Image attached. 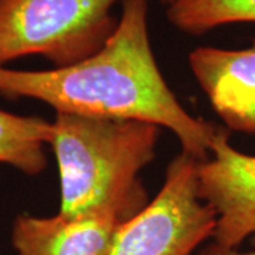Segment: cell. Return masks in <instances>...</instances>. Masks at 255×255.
<instances>
[{"label":"cell","instance_id":"9","mask_svg":"<svg viewBox=\"0 0 255 255\" xmlns=\"http://www.w3.org/2000/svg\"><path fill=\"white\" fill-rule=\"evenodd\" d=\"M167 18L183 33L200 36L226 24L255 23V0H176Z\"/></svg>","mask_w":255,"mask_h":255},{"label":"cell","instance_id":"6","mask_svg":"<svg viewBox=\"0 0 255 255\" xmlns=\"http://www.w3.org/2000/svg\"><path fill=\"white\" fill-rule=\"evenodd\" d=\"M140 210L118 207L74 217L20 214L11 243L17 255H108L121 226Z\"/></svg>","mask_w":255,"mask_h":255},{"label":"cell","instance_id":"11","mask_svg":"<svg viewBox=\"0 0 255 255\" xmlns=\"http://www.w3.org/2000/svg\"><path fill=\"white\" fill-rule=\"evenodd\" d=\"M160 1H163V3H166L167 6H170V4H173L176 0H160Z\"/></svg>","mask_w":255,"mask_h":255},{"label":"cell","instance_id":"8","mask_svg":"<svg viewBox=\"0 0 255 255\" xmlns=\"http://www.w3.org/2000/svg\"><path fill=\"white\" fill-rule=\"evenodd\" d=\"M51 135L53 122L0 110V163L31 176L41 173L47 166L44 147Z\"/></svg>","mask_w":255,"mask_h":255},{"label":"cell","instance_id":"3","mask_svg":"<svg viewBox=\"0 0 255 255\" xmlns=\"http://www.w3.org/2000/svg\"><path fill=\"white\" fill-rule=\"evenodd\" d=\"M122 0H0V67L41 55L55 68L91 57L118 26Z\"/></svg>","mask_w":255,"mask_h":255},{"label":"cell","instance_id":"10","mask_svg":"<svg viewBox=\"0 0 255 255\" xmlns=\"http://www.w3.org/2000/svg\"><path fill=\"white\" fill-rule=\"evenodd\" d=\"M199 255H255V251H241L238 247H226L213 241L211 244L201 248Z\"/></svg>","mask_w":255,"mask_h":255},{"label":"cell","instance_id":"7","mask_svg":"<svg viewBox=\"0 0 255 255\" xmlns=\"http://www.w3.org/2000/svg\"><path fill=\"white\" fill-rule=\"evenodd\" d=\"M189 65L224 125L255 133V40L240 50L199 47L189 54Z\"/></svg>","mask_w":255,"mask_h":255},{"label":"cell","instance_id":"5","mask_svg":"<svg viewBox=\"0 0 255 255\" xmlns=\"http://www.w3.org/2000/svg\"><path fill=\"white\" fill-rule=\"evenodd\" d=\"M210 153L199 167V190L217 214L213 238L240 247L255 236V156L236 149L224 129L213 139Z\"/></svg>","mask_w":255,"mask_h":255},{"label":"cell","instance_id":"4","mask_svg":"<svg viewBox=\"0 0 255 255\" xmlns=\"http://www.w3.org/2000/svg\"><path fill=\"white\" fill-rule=\"evenodd\" d=\"M201 160L182 152L153 200L118 230L108 255H191L213 237L217 214L200 197Z\"/></svg>","mask_w":255,"mask_h":255},{"label":"cell","instance_id":"1","mask_svg":"<svg viewBox=\"0 0 255 255\" xmlns=\"http://www.w3.org/2000/svg\"><path fill=\"white\" fill-rule=\"evenodd\" d=\"M147 11V0H122L110 40L80 63L44 71L0 67V95L38 100L57 114L167 128L184 153L206 160L220 128L190 115L169 88L152 50Z\"/></svg>","mask_w":255,"mask_h":255},{"label":"cell","instance_id":"2","mask_svg":"<svg viewBox=\"0 0 255 255\" xmlns=\"http://www.w3.org/2000/svg\"><path fill=\"white\" fill-rule=\"evenodd\" d=\"M160 128L143 121L57 114L50 146L60 172V214L143 209L137 173L156 153Z\"/></svg>","mask_w":255,"mask_h":255}]
</instances>
